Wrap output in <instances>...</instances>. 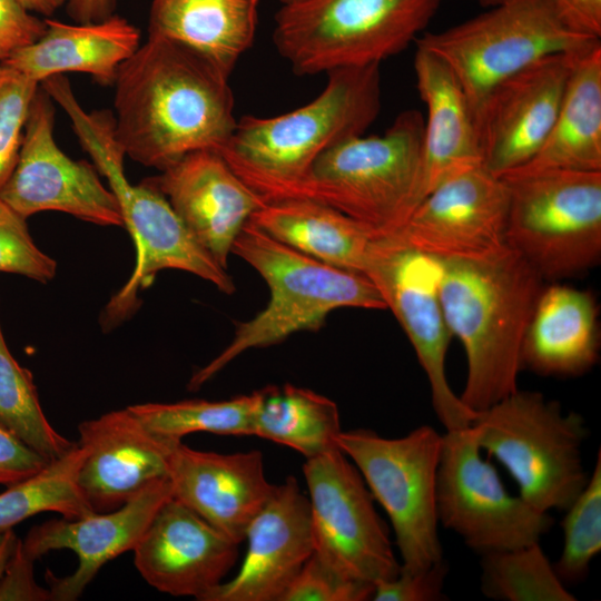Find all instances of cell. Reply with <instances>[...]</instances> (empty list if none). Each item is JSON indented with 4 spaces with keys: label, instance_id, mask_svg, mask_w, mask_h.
<instances>
[{
    "label": "cell",
    "instance_id": "e575fe53",
    "mask_svg": "<svg viewBox=\"0 0 601 601\" xmlns=\"http://www.w3.org/2000/svg\"><path fill=\"white\" fill-rule=\"evenodd\" d=\"M564 512L563 548L553 565L564 583L578 582L585 578L590 563L601 550L600 450L585 486Z\"/></svg>",
    "mask_w": 601,
    "mask_h": 601
},
{
    "label": "cell",
    "instance_id": "5bb4252c",
    "mask_svg": "<svg viewBox=\"0 0 601 601\" xmlns=\"http://www.w3.org/2000/svg\"><path fill=\"white\" fill-rule=\"evenodd\" d=\"M314 553L342 574L375 584L395 577L397 561L374 497L352 461L337 447L306 459Z\"/></svg>",
    "mask_w": 601,
    "mask_h": 601
},
{
    "label": "cell",
    "instance_id": "ac0fdd59",
    "mask_svg": "<svg viewBox=\"0 0 601 601\" xmlns=\"http://www.w3.org/2000/svg\"><path fill=\"white\" fill-rule=\"evenodd\" d=\"M173 496L169 479L157 481L124 505L77 519H52L31 528L18 548L28 564L55 550H70L77 569L67 577L46 573L50 600L75 601L107 562L134 550L159 508Z\"/></svg>",
    "mask_w": 601,
    "mask_h": 601
},
{
    "label": "cell",
    "instance_id": "5b68a950",
    "mask_svg": "<svg viewBox=\"0 0 601 601\" xmlns=\"http://www.w3.org/2000/svg\"><path fill=\"white\" fill-rule=\"evenodd\" d=\"M233 254L267 283L266 307L237 325L231 342L193 374L195 391L244 352L276 345L299 332H316L329 313L342 307L386 309L370 278L314 259L269 236L249 220L238 234Z\"/></svg>",
    "mask_w": 601,
    "mask_h": 601
},
{
    "label": "cell",
    "instance_id": "f1b7e54d",
    "mask_svg": "<svg viewBox=\"0 0 601 601\" xmlns=\"http://www.w3.org/2000/svg\"><path fill=\"white\" fill-rule=\"evenodd\" d=\"M552 169L601 171V43L577 59L555 121L538 154L508 174Z\"/></svg>",
    "mask_w": 601,
    "mask_h": 601
},
{
    "label": "cell",
    "instance_id": "bcb514c9",
    "mask_svg": "<svg viewBox=\"0 0 601 601\" xmlns=\"http://www.w3.org/2000/svg\"><path fill=\"white\" fill-rule=\"evenodd\" d=\"M29 11L51 14L68 0H19Z\"/></svg>",
    "mask_w": 601,
    "mask_h": 601
},
{
    "label": "cell",
    "instance_id": "7bdbcfd3",
    "mask_svg": "<svg viewBox=\"0 0 601 601\" xmlns=\"http://www.w3.org/2000/svg\"><path fill=\"white\" fill-rule=\"evenodd\" d=\"M560 20L571 30L601 38V0H549Z\"/></svg>",
    "mask_w": 601,
    "mask_h": 601
},
{
    "label": "cell",
    "instance_id": "d4e9b609",
    "mask_svg": "<svg viewBox=\"0 0 601 601\" xmlns=\"http://www.w3.org/2000/svg\"><path fill=\"white\" fill-rule=\"evenodd\" d=\"M46 22L39 40L1 62L38 83L77 71L91 75L104 86L114 85L119 67L139 48V30L117 16L76 24Z\"/></svg>",
    "mask_w": 601,
    "mask_h": 601
},
{
    "label": "cell",
    "instance_id": "2e32d148",
    "mask_svg": "<svg viewBox=\"0 0 601 601\" xmlns=\"http://www.w3.org/2000/svg\"><path fill=\"white\" fill-rule=\"evenodd\" d=\"M509 193L483 164L432 189L395 234L436 260L477 259L506 247Z\"/></svg>",
    "mask_w": 601,
    "mask_h": 601
},
{
    "label": "cell",
    "instance_id": "52a82bcc",
    "mask_svg": "<svg viewBox=\"0 0 601 601\" xmlns=\"http://www.w3.org/2000/svg\"><path fill=\"white\" fill-rule=\"evenodd\" d=\"M472 425L487 457L511 475L518 494L534 509L564 511L590 473L581 447L588 437L583 417L564 412L542 393L520 391L479 412Z\"/></svg>",
    "mask_w": 601,
    "mask_h": 601
},
{
    "label": "cell",
    "instance_id": "9c48e42d",
    "mask_svg": "<svg viewBox=\"0 0 601 601\" xmlns=\"http://www.w3.org/2000/svg\"><path fill=\"white\" fill-rule=\"evenodd\" d=\"M415 43L451 69L474 116L503 80L543 58L581 55L601 41L569 29L549 0H506Z\"/></svg>",
    "mask_w": 601,
    "mask_h": 601
},
{
    "label": "cell",
    "instance_id": "d590c367",
    "mask_svg": "<svg viewBox=\"0 0 601 601\" xmlns=\"http://www.w3.org/2000/svg\"><path fill=\"white\" fill-rule=\"evenodd\" d=\"M39 83L0 63V191L18 161L24 127Z\"/></svg>",
    "mask_w": 601,
    "mask_h": 601
},
{
    "label": "cell",
    "instance_id": "30bf717a",
    "mask_svg": "<svg viewBox=\"0 0 601 601\" xmlns=\"http://www.w3.org/2000/svg\"><path fill=\"white\" fill-rule=\"evenodd\" d=\"M505 240L546 282L577 276L601 257V171L552 169L501 177Z\"/></svg>",
    "mask_w": 601,
    "mask_h": 601
},
{
    "label": "cell",
    "instance_id": "b9f144b4",
    "mask_svg": "<svg viewBox=\"0 0 601 601\" xmlns=\"http://www.w3.org/2000/svg\"><path fill=\"white\" fill-rule=\"evenodd\" d=\"M7 600H50L49 590L36 583L33 565L20 558L18 549L0 583V601Z\"/></svg>",
    "mask_w": 601,
    "mask_h": 601
},
{
    "label": "cell",
    "instance_id": "8fae6325",
    "mask_svg": "<svg viewBox=\"0 0 601 601\" xmlns=\"http://www.w3.org/2000/svg\"><path fill=\"white\" fill-rule=\"evenodd\" d=\"M442 443L443 434L431 425L395 439L365 428L342 431L336 437L386 512L403 570L420 571L444 560L436 513Z\"/></svg>",
    "mask_w": 601,
    "mask_h": 601
},
{
    "label": "cell",
    "instance_id": "4fadbf2b",
    "mask_svg": "<svg viewBox=\"0 0 601 601\" xmlns=\"http://www.w3.org/2000/svg\"><path fill=\"white\" fill-rule=\"evenodd\" d=\"M381 294L407 338L430 384L434 412L454 431L476 417L450 386L446 353L452 336L439 296V264L407 245L395 234L375 237L363 269Z\"/></svg>",
    "mask_w": 601,
    "mask_h": 601
},
{
    "label": "cell",
    "instance_id": "f546056e",
    "mask_svg": "<svg viewBox=\"0 0 601 601\" xmlns=\"http://www.w3.org/2000/svg\"><path fill=\"white\" fill-rule=\"evenodd\" d=\"M254 435L288 446L305 459L337 449L339 412L331 398L289 383L257 390Z\"/></svg>",
    "mask_w": 601,
    "mask_h": 601
},
{
    "label": "cell",
    "instance_id": "ab89813d",
    "mask_svg": "<svg viewBox=\"0 0 601 601\" xmlns=\"http://www.w3.org/2000/svg\"><path fill=\"white\" fill-rule=\"evenodd\" d=\"M46 30V20L31 14L19 0H0V63L39 40Z\"/></svg>",
    "mask_w": 601,
    "mask_h": 601
},
{
    "label": "cell",
    "instance_id": "681fc988",
    "mask_svg": "<svg viewBox=\"0 0 601 601\" xmlns=\"http://www.w3.org/2000/svg\"><path fill=\"white\" fill-rule=\"evenodd\" d=\"M7 206L2 201H0V210L4 209Z\"/></svg>",
    "mask_w": 601,
    "mask_h": 601
},
{
    "label": "cell",
    "instance_id": "1f68e13d",
    "mask_svg": "<svg viewBox=\"0 0 601 601\" xmlns=\"http://www.w3.org/2000/svg\"><path fill=\"white\" fill-rule=\"evenodd\" d=\"M258 394L225 401L185 400L173 403H144L129 408L155 434L173 442L196 432L218 435H254Z\"/></svg>",
    "mask_w": 601,
    "mask_h": 601
},
{
    "label": "cell",
    "instance_id": "4dcf8cb0",
    "mask_svg": "<svg viewBox=\"0 0 601 601\" xmlns=\"http://www.w3.org/2000/svg\"><path fill=\"white\" fill-rule=\"evenodd\" d=\"M83 456V450L75 443L41 471L0 493V529H11L41 512L66 519L96 513L78 485Z\"/></svg>",
    "mask_w": 601,
    "mask_h": 601
},
{
    "label": "cell",
    "instance_id": "6da1fadb",
    "mask_svg": "<svg viewBox=\"0 0 601 601\" xmlns=\"http://www.w3.org/2000/svg\"><path fill=\"white\" fill-rule=\"evenodd\" d=\"M229 77L194 49L148 36L114 82L125 155L161 171L190 152L218 151L237 122Z\"/></svg>",
    "mask_w": 601,
    "mask_h": 601
},
{
    "label": "cell",
    "instance_id": "83f0119b",
    "mask_svg": "<svg viewBox=\"0 0 601 601\" xmlns=\"http://www.w3.org/2000/svg\"><path fill=\"white\" fill-rule=\"evenodd\" d=\"M249 221L280 243L325 264L362 273L377 235L363 223L319 203L265 201Z\"/></svg>",
    "mask_w": 601,
    "mask_h": 601
},
{
    "label": "cell",
    "instance_id": "836d02e7",
    "mask_svg": "<svg viewBox=\"0 0 601 601\" xmlns=\"http://www.w3.org/2000/svg\"><path fill=\"white\" fill-rule=\"evenodd\" d=\"M0 423L48 461L67 453L75 443L59 434L45 415L29 370L13 357L0 324Z\"/></svg>",
    "mask_w": 601,
    "mask_h": 601
},
{
    "label": "cell",
    "instance_id": "8d00e7d4",
    "mask_svg": "<svg viewBox=\"0 0 601 601\" xmlns=\"http://www.w3.org/2000/svg\"><path fill=\"white\" fill-rule=\"evenodd\" d=\"M0 272L48 283L57 273V262L33 243L26 219L9 207L0 210Z\"/></svg>",
    "mask_w": 601,
    "mask_h": 601
},
{
    "label": "cell",
    "instance_id": "cb8c5ba5",
    "mask_svg": "<svg viewBox=\"0 0 601 601\" xmlns=\"http://www.w3.org/2000/svg\"><path fill=\"white\" fill-rule=\"evenodd\" d=\"M416 88L425 104L421 200L439 184L481 165L474 116L451 69L433 53L416 48Z\"/></svg>",
    "mask_w": 601,
    "mask_h": 601
},
{
    "label": "cell",
    "instance_id": "44dd1931",
    "mask_svg": "<svg viewBox=\"0 0 601 601\" xmlns=\"http://www.w3.org/2000/svg\"><path fill=\"white\" fill-rule=\"evenodd\" d=\"M142 183L166 197L193 237L226 269L238 234L265 203L214 150L190 152Z\"/></svg>",
    "mask_w": 601,
    "mask_h": 601
},
{
    "label": "cell",
    "instance_id": "d6a6232c",
    "mask_svg": "<svg viewBox=\"0 0 601 601\" xmlns=\"http://www.w3.org/2000/svg\"><path fill=\"white\" fill-rule=\"evenodd\" d=\"M482 593L496 601H574L540 542L482 554Z\"/></svg>",
    "mask_w": 601,
    "mask_h": 601
},
{
    "label": "cell",
    "instance_id": "d6986e66",
    "mask_svg": "<svg viewBox=\"0 0 601 601\" xmlns=\"http://www.w3.org/2000/svg\"><path fill=\"white\" fill-rule=\"evenodd\" d=\"M85 456L78 485L95 512L115 510L152 483L169 479L170 455L180 442L152 433L128 407L78 425Z\"/></svg>",
    "mask_w": 601,
    "mask_h": 601
},
{
    "label": "cell",
    "instance_id": "603a6c76",
    "mask_svg": "<svg viewBox=\"0 0 601 601\" xmlns=\"http://www.w3.org/2000/svg\"><path fill=\"white\" fill-rule=\"evenodd\" d=\"M169 480L175 499L238 544L275 486L260 451L224 454L183 442L170 455Z\"/></svg>",
    "mask_w": 601,
    "mask_h": 601
},
{
    "label": "cell",
    "instance_id": "3957f363",
    "mask_svg": "<svg viewBox=\"0 0 601 601\" xmlns=\"http://www.w3.org/2000/svg\"><path fill=\"white\" fill-rule=\"evenodd\" d=\"M46 91L68 115L82 148L115 194L136 248L131 276L104 307L100 325L111 331L139 308L138 294L162 269H178L211 283L230 295L236 287L226 268L193 237L168 200L155 188L132 185L124 170L125 152L115 134L109 111H86L77 100L67 77L51 79Z\"/></svg>",
    "mask_w": 601,
    "mask_h": 601
},
{
    "label": "cell",
    "instance_id": "ee69618b",
    "mask_svg": "<svg viewBox=\"0 0 601 601\" xmlns=\"http://www.w3.org/2000/svg\"><path fill=\"white\" fill-rule=\"evenodd\" d=\"M116 0H68L69 16L77 22H96L112 16Z\"/></svg>",
    "mask_w": 601,
    "mask_h": 601
},
{
    "label": "cell",
    "instance_id": "484cf974",
    "mask_svg": "<svg viewBox=\"0 0 601 601\" xmlns=\"http://www.w3.org/2000/svg\"><path fill=\"white\" fill-rule=\"evenodd\" d=\"M598 307L588 290L544 286L526 328L521 365L541 375L573 376L598 359Z\"/></svg>",
    "mask_w": 601,
    "mask_h": 601
},
{
    "label": "cell",
    "instance_id": "c3c4849f",
    "mask_svg": "<svg viewBox=\"0 0 601 601\" xmlns=\"http://www.w3.org/2000/svg\"><path fill=\"white\" fill-rule=\"evenodd\" d=\"M282 6L293 4L303 0H279Z\"/></svg>",
    "mask_w": 601,
    "mask_h": 601
},
{
    "label": "cell",
    "instance_id": "4316f807",
    "mask_svg": "<svg viewBox=\"0 0 601 601\" xmlns=\"http://www.w3.org/2000/svg\"><path fill=\"white\" fill-rule=\"evenodd\" d=\"M259 0H154L148 36L185 45L230 76L253 46Z\"/></svg>",
    "mask_w": 601,
    "mask_h": 601
},
{
    "label": "cell",
    "instance_id": "7402d4cb",
    "mask_svg": "<svg viewBox=\"0 0 601 601\" xmlns=\"http://www.w3.org/2000/svg\"><path fill=\"white\" fill-rule=\"evenodd\" d=\"M237 574L201 601H279L314 552L308 497L294 476L275 485L249 523Z\"/></svg>",
    "mask_w": 601,
    "mask_h": 601
},
{
    "label": "cell",
    "instance_id": "7c38bea8",
    "mask_svg": "<svg viewBox=\"0 0 601 601\" xmlns=\"http://www.w3.org/2000/svg\"><path fill=\"white\" fill-rule=\"evenodd\" d=\"M439 523L481 555L540 542L553 519L512 494L472 425L445 431L436 476Z\"/></svg>",
    "mask_w": 601,
    "mask_h": 601
},
{
    "label": "cell",
    "instance_id": "ffe728a7",
    "mask_svg": "<svg viewBox=\"0 0 601 601\" xmlns=\"http://www.w3.org/2000/svg\"><path fill=\"white\" fill-rule=\"evenodd\" d=\"M238 545L171 496L134 548V563L156 590L201 601L235 565Z\"/></svg>",
    "mask_w": 601,
    "mask_h": 601
},
{
    "label": "cell",
    "instance_id": "9a60e30c",
    "mask_svg": "<svg viewBox=\"0 0 601 601\" xmlns=\"http://www.w3.org/2000/svg\"><path fill=\"white\" fill-rule=\"evenodd\" d=\"M53 124V100L38 89L18 161L0 191V201L23 219L53 210L99 226H124L115 194L101 183L95 166L73 160L59 148Z\"/></svg>",
    "mask_w": 601,
    "mask_h": 601
},
{
    "label": "cell",
    "instance_id": "60d3db41",
    "mask_svg": "<svg viewBox=\"0 0 601 601\" xmlns=\"http://www.w3.org/2000/svg\"><path fill=\"white\" fill-rule=\"evenodd\" d=\"M50 461L0 423V484L6 487L41 471Z\"/></svg>",
    "mask_w": 601,
    "mask_h": 601
},
{
    "label": "cell",
    "instance_id": "e0dca14e",
    "mask_svg": "<svg viewBox=\"0 0 601 601\" xmlns=\"http://www.w3.org/2000/svg\"><path fill=\"white\" fill-rule=\"evenodd\" d=\"M581 55L543 58L490 91L474 114V121L482 162L491 173L502 177L538 154Z\"/></svg>",
    "mask_w": 601,
    "mask_h": 601
},
{
    "label": "cell",
    "instance_id": "8992f818",
    "mask_svg": "<svg viewBox=\"0 0 601 601\" xmlns=\"http://www.w3.org/2000/svg\"><path fill=\"white\" fill-rule=\"evenodd\" d=\"M308 104L274 117L246 115L217 152L252 189L303 176L335 145L364 135L381 110L380 65L327 72Z\"/></svg>",
    "mask_w": 601,
    "mask_h": 601
},
{
    "label": "cell",
    "instance_id": "7dc6e473",
    "mask_svg": "<svg viewBox=\"0 0 601 601\" xmlns=\"http://www.w3.org/2000/svg\"><path fill=\"white\" fill-rule=\"evenodd\" d=\"M484 7H493L506 0H474Z\"/></svg>",
    "mask_w": 601,
    "mask_h": 601
},
{
    "label": "cell",
    "instance_id": "ba28073f",
    "mask_svg": "<svg viewBox=\"0 0 601 601\" xmlns=\"http://www.w3.org/2000/svg\"><path fill=\"white\" fill-rule=\"evenodd\" d=\"M441 0H303L282 6L273 42L298 76L380 65L427 27Z\"/></svg>",
    "mask_w": 601,
    "mask_h": 601
},
{
    "label": "cell",
    "instance_id": "277c9868",
    "mask_svg": "<svg viewBox=\"0 0 601 601\" xmlns=\"http://www.w3.org/2000/svg\"><path fill=\"white\" fill-rule=\"evenodd\" d=\"M424 117L401 112L383 135L357 136L318 156L297 179L255 190L265 201L304 199L329 206L377 236L400 229L421 201Z\"/></svg>",
    "mask_w": 601,
    "mask_h": 601
},
{
    "label": "cell",
    "instance_id": "74e56055",
    "mask_svg": "<svg viewBox=\"0 0 601 601\" xmlns=\"http://www.w3.org/2000/svg\"><path fill=\"white\" fill-rule=\"evenodd\" d=\"M374 585L351 579L325 563L314 552L279 601H365Z\"/></svg>",
    "mask_w": 601,
    "mask_h": 601
},
{
    "label": "cell",
    "instance_id": "7a4b0ae2",
    "mask_svg": "<svg viewBox=\"0 0 601 601\" xmlns=\"http://www.w3.org/2000/svg\"><path fill=\"white\" fill-rule=\"evenodd\" d=\"M436 262L443 314L466 356L460 398L479 413L518 390L522 344L544 280L509 246L483 258Z\"/></svg>",
    "mask_w": 601,
    "mask_h": 601
},
{
    "label": "cell",
    "instance_id": "f35d334b",
    "mask_svg": "<svg viewBox=\"0 0 601 601\" xmlns=\"http://www.w3.org/2000/svg\"><path fill=\"white\" fill-rule=\"evenodd\" d=\"M449 568L444 560L420 571L400 566L398 573L374 584V601H439L444 599L443 589Z\"/></svg>",
    "mask_w": 601,
    "mask_h": 601
},
{
    "label": "cell",
    "instance_id": "f6af8a7d",
    "mask_svg": "<svg viewBox=\"0 0 601 601\" xmlns=\"http://www.w3.org/2000/svg\"><path fill=\"white\" fill-rule=\"evenodd\" d=\"M20 540L11 529H0V583L14 555Z\"/></svg>",
    "mask_w": 601,
    "mask_h": 601
}]
</instances>
